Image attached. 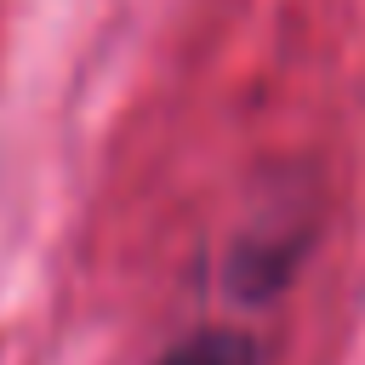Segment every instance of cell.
<instances>
[{
	"instance_id": "obj_1",
	"label": "cell",
	"mask_w": 365,
	"mask_h": 365,
	"mask_svg": "<svg viewBox=\"0 0 365 365\" xmlns=\"http://www.w3.org/2000/svg\"><path fill=\"white\" fill-rule=\"evenodd\" d=\"M160 365H257V342L245 331L217 325V331H194L188 342H177Z\"/></svg>"
}]
</instances>
